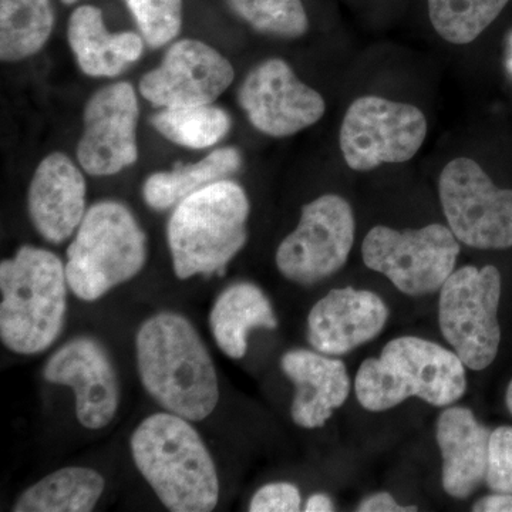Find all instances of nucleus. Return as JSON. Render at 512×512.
<instances>
[{"instance_id": "6", "label": "nucleus", "mask_w": 512, "mask_h": 512, "mask_svg": "<svg viewBox=\"0 0 512 512\" xmlns=\"http://www.w3.org/2000/svg\"><path fill=\"white\" fill-rule=\"evenodd\" d=\"M147 261V237L133 212L119 201L92 205L67 248L70 291L94 302L136 278Z\"/></svg>"}, {"instance_id": "29", "label": "nucleus", "mask_w": 512, "mask_h": 512, "mask_svg": "<svg viewBox=\"0 0 512 512\" xmlns=\"http://www.w3.org/2000/svg\"><path fill=\"white\" fill-rule=\"evenodd\" d=\"M485 483L493 493L512 494V427L491 431Z\"/></svg>"}, {"instance_id": "15", "label": "nucleus", "mask_w": 512, "mask_h": 512, "mask_svg": "<svg viewBox=\"0 0 512 512\" xmlns=\"http://www.w3.org/2000/svg\"><path fill=\"white\" fill-rule=\"evenodd\" d=\"M47 383L70 387L76 397V416L87 430L109 426L120 404V383L110 353L89 336L64 343L47 360Z\"/></svg>"}, {"instance_id": "10", "label": "nucleus", "mask_w": 512, "mask_h": 512, "mask_svg": "<svg viewBox=\"0 0 512 512\" xmlns=\"http://www.w3.org/2000/svg\"><path fill=\"white\" fill-rule=\"evenodd\" d=\"M439 194L448 228L476 249L512 247V190L495 187L470 158H456L441 171Z\"/></svg>"}, {"instance_id": "34", "label": "nucleus", "mask_w": 512, "mask_h": 512, "mask_svg": "<svg viewBox=\"0 0 512 512\" xmlns=\"http://www.w3.org/2000/svg\"><path fill=\"white\" fill-rule=\"evenodd\" d=\"M505 403H507L508 412H510L512 416V380L510 384H508L507 394H505Z\"/></svg>"}, {"instance_id": "30", "label": "nucleus", "mask_w": 512, "mask_h": 512, "mask_svg": "<svg viewBox=\"0 0 512 512\" xmlns=\"http://www.w3.org/2000/svg\"><path fill=\"white\" fill-rule=\"evenodd\" d=\"M301 493L289 483L266 484L256 491L249 504L251 512H296L301 511Z\"/></svg>"}, {"instance_id": "27", "label": "nucleus", "mask_w": 512, "mask_h": 512, "mask_svg": "<svg viewBox=\"0 0 512 512\" xmlns=\"http://www.w3.org/2000/svg\"><path fill=\"white\" fill-rule=\"evenodd\" d=\"M232 10L256 32L298 39L308 32L302 0H228Z\"/></svg>"}, {"instance_id": "25", "label": "nucleus", "mask_w": 512, "mask_h": 512, "mask_svg": "<svg viewBox=\"0 0 512 512\" xmlns=\"http://www.w3.org/2000/svg\"><path fill=\"white\" fill-rule=\"evenodd\" d=\"M158 133L177 146L205 150L220 143L231 130L229 114L214 104L164 107L151 117Z\"/></svg>"}, {"instance_id": "7", "label": "nucleus", "mask_w": 512, "mask_h": 512, "mask_svg": "<svg viewBox=\"0 0 512 512\" xmlns=\"http://www.w3.org/2000/svg\"><path fill=\"white\" fill-rule=\"evenodd\" d=\"M500 299L501 274L493 265L464 266L441 286V333L468 369H487L497 357Z\"/></svg>"}, {"instance_id": "12", "label": "nucleus", "mask_w": 512, "mask_h": 512, "mask_svg": "<svg viewBox=\"0 0 512 512\" xmlns=\"http://www.w3.org/2000/svg\"><path fill=\"white\" fill-rule=\"evenodd\" d=\"M138 117V97L130 83L97 90L83 110V134L76 150L82 170L93 177H109L136 164Z\"/></svg>"}, {"instance_id": "35", "label": "nucleus", "mask_w": 512, "mask_h": 512, "mask_svg": "<svg viewBox=\"0 0 512 512\" xmlns=\"http://www.w3.org/2000/svg\"><path fill=\"white\" fill-rule=\"evenodd\" d=\"M507 67H508V72H510V74H512V39H511L510 53H508Z\"/></svg>"}, {"instance_id": "18", "label": "nucleus", "mask_w": 512, "mask_h": 512, "mask_svg": "<svg viewBox=\"0 0 512 512\" xmlns=\"http://www.w3.org/2000/svg\"><path fill=\"white\" fill-rule=\"evenodd\" d=\"M282 372L295 386L291 416L303 429H319L348 400L350 379L345 363L323 353L295 349L281 359Z\"/></svg>"}, {"instance_id": "4", "label": "nucleus", "mask_w": 512, "mask_h": 512, "mask_svg": "<svg viewBox=\"0 0 512 512\" xmlns=\"http://www.w3.org/2000/svg\"><path fill=\"white\" fill-rule=\"evenodd\" d=\"M466 389V365L457 353L416 336L390 340L379 357L360 365L355 380L360 406L373 413L393 409L410 397L431 406H451Z\"/></svg>"}, {"instance_id": "2", "label": "nucleus", "mask_w": 512, "mask_h": 512, "mask_svg": "<svg viewBox=\"0 0 512 512\" xmlns=\"http://www.w3.org/2000/svg\"><path fill=\"white\" fill-rule=\"evenodd\" d=\"M131 456L158 500L173 512H210L220 500V478L191 421L170 412L138 424Z\"/></svg>"}, {"instance_id": "16", "label": "nucleus", "mask_w": 512, "mask_h": 512, "mask_svg": "<svg viewBox=\"0 0 512 512\" xmlns=\"http://www.w3.org/2000/svg\"><path fill=\"white\" fill-rule=\"evenodd\" d=\"M387 319L389 309L376 293L332 289L309 312L308 340L323 355H346L377 338Z\"/></svg>"}, {"instance_id": "32", "label": "nucleus", "mask_w": 512, "mask_h": 512, "mask_svg": "<svg viewBox=\"0 0 512 512\" xmlns=\"http://www.w3.org/2000/svg\"><path fill=\"white\" fill-rule=\"evenodd\" d=\"M476 512H512V494L488 495L474 504Z\"/></svg>"}, {"instance_id": "1", "label": "nucleus", "mask_w": 512, "mask_h": 512, "mask_svg": "<svg viewBox=\"0 0 512 512\" xmlns=\"http://www.w3.org/2000/svg\"><path fill=\"white\" fill-rule=\"evenodd\" d=\"M138 375L165 410L202 421L220 402L217 370L194 325L174 312L148 318L136 336Z\"/></svg>"}, {"instance_id": "31", "label": "nucleus", "mask_w": 512, "mask_h": 512, "mask_svg": "<svg viewBox=\"0 0 512 512\" xmlns=\"http://www.w3.org/2000/svg\"><path fill=\"white\" fill-rule=\"evenodd\" d=\"M359 512H413L417 507H404L396 503L389 493H377L370 495L357 507Z\"/></svg>"}, {"instance_id": "23", "label": "nucleus", "mask_w": 512, "mask_h": 512, "mask_svg": "<svg viewBox=\"0 0 512 512\" xmlns=\"http://www.w3.org/2000/svg\"><path fill=\"white\" fill-rule=\"evenodd\" d=\"M106 481L87 467L60 468L20 494L15 512H89L99 503Z\"/></svg>"}, {"instance_id": "28", "label": "nucleus", "mask_w": 512, "mask_h": 512, "mask_svg": "<svg viewBox=\"0 0 512 512\" xmlns=\"http://www.w3.org/2000/svg\"><path fill=\"white\" fill-rule=\"evenodd\" d=\"M151 49L173 42L183 25V0H124Z\"/></svg>"}, {"instance_id": "21", "label": "nucleus", "mask_w": 512, "mask_h": 512, "mask_svg": "<svg viewBox=\"0 0 512 512\" xmlns=\"http://www.w3.org/2000/svg\"><path fill=\"white\" fill-rule=\"evenodd\" d=\"M274 309L268 296L251 282L228 286L214 302L210 328L218 348L231 359L247 355L248 335L252 329H276Z\"/></svg>"}, {"instance_id": "14", "label": "nucleus", "mask_w": 512, "mask_h": 512, "mask_svg": "<svg viewBox=\"0 0 512 512\" xmlns=\"http://www.w3.org/2000/svg\"><path fill=\"white\" fill-rule=\"evenodd\" d=\"M231 62L200 40L183 39L168 47L163 62L141 77V96L161 107L212 104L234 82Z\"/></svg>"}, {"instance_id": "36", "label": "nucleus", "mask_w": 512, "mask_h": 512, "mask_svg": "<svg viewBox=\"0 0 512 512\" xmlns=\"http://www.w3.org/2000/svg\"><path fill=\"white\" fill-rule=\"evenodd\" d=\"M62 2L67 3V5H72V3L77 2V0H62Z\"/></svg>"}, {"instance_id": "22", "label": "nucleus", "mask_w": 512, "mask_h": 512, "mask_svg": "<svg viewBox=\"0 0 512 512\" xmlns=\"http://www.w3.org/2000/svg\"><path fill=\"white\" fill-rule=\"evenodd\" d=\"M241 165L242 157L237 148H217L197 163L151 174L144 181V201L153 210H170L194 192L227 180L237 173Z\"/></svg>"}, {"instance_id": "13", "label": "nucleus", "mask_w": 512, "mask_h": 512, "mask_svg": "<svg viewBox=\"0 0 512 512\" xmlns=\"http://www.w3.org/2000/svg\"><path fill=\"white\" fill-rule=\"evenodd\" d=\"M238 101L249 123L271 137H289L322 119L326 103L301 82L285 60L255 66L239 87Z\"/></svg>"}, {"instance_id": "33", "label": "nucleus", "mask_w": 512, "mask_h": 512, "mask_svg": "<svg viewBox=\"0 0 512 512\" xmlns=\"http://www.w3.org/2000/svg\"><path fill=\"white\" fill-rule=\"evenodd\" d=\"M335 510L333 508L332 500L325 494H313L308 501H306V512H330Z\"/></svg>"}, {"instance_id": "26", "label": "nucleus", "mask_w": 512, "mask_h": 512, "mask_svg": "<svg viewBox=\"0 0 512 512\" xmlns=\"http://www.w3.org/2000/svg\"><path fill=\"white\" fill-rule=\"evenodd\" d=\"M510 0H429L431 25L453 45L476 40Z\"/></svg>"}, {"instance_id": "11", "label": "nucleus", "mask_w": 512, "mask_h": 512, "mask_svg": "<svg viewBox=\"0 0 512 512\" xmlns=\"http://www.w3.org/2000/svg\"><path fill=\"white\" fill-rule=\"evenodd\" d=\"M355 229V215L345 198H316L302 208L298 227L279 245V272L299 285L318 284L335 275L348 262Z\"/></svg>"}, {"instance_id": "9", "label": "nucleus", "mask_w": 512, "mask_h": 512, "mask_svg": "<svg viewBox=\"0 0 512 512\" xmlns=\"http://www.w3.org/2000/svg\"><path fill=\"white\" fill-rule=\"evenodd\" d=\"M427 136V120L416 106L377 96L350 104L340 128V148L352 170L369 171L384 163L416 156Z\"/></svg>"}, {"instance_id": "5", "label": "nucleus", "mask_w": 512, "mask_h": 512, "mask_svg": "<svg viewBox=\"0 0 512 512\" xmlns=\"http://www.w3.org/2000/svg\"><path fill=\"white\" fill-rule=\"evenodd\" d=\"M249 210L247 192L229 178L175 205L167 225L175 275H221L247 244Z\"/></svg>"}, {"instance_id": "17", "label": "nucleus", "mask_w": 512, "mask_h": 512, "mask_svg": "<svg viewBox=\"0 0 512 512\" xmlns=\"http://www.w3.org/2000/svg\"><path fill=\"white\" fill-rule=\"evenodd\" d=\"M87 185L72 158L56 151L37 165L28 191V212L50 244L67 241L86 215Z\"/></svg>"}, {"instance_id": "20", "label": "nucleus", "mask_w": 512, "mask_h": 512, "mask_svg": "<svg viewBox=\"0 0 512 512\" xmlns=\"http://www.w3.org/2000/svg\"><path fill=\"white\" fill-rule=\"evenodd\" d=\"M67 39L80 70L90 77H116L144 53V39L134 32L111 33L103 13L80 6L72 13Z\"/></svg>"}, {"instance_id": "24", "label": "nucleus", "mask_w": 512, "mask_h": 512, "mask_svg": "<svg viewBox=\"0 0 512 512\" xmlns=\"http://www.w3.org/2000/svg\"><path fill=\"white\" fill-rule=\"evenodd\" d=\"M55 25L50 0H0V59L22 62L45 47Z\"/></svg>"}, {"instance_id": "8", "label": "nucleus", "mask_w": 512, "mask_h": 512, "mask_svg": "<svg viewBox=\"0 0 512 512\" xmlns=\"http://www.w3.org/2000/svg\"><path fill=\"white\" fill-rule=\"evenodd\" d=\"M362 254L367 268L386 276L400 292L424 296L440 291L453 274L460 241L441 224L406 231L379 225L366 235Z\"/></svg>"}, {"instance_id": "19", "label": "nucleus", "mask_w": 512, "mask_h": 512, "mask_svg": "<svg viewBox=\"0 0 512 512\" xmlns=\"http://www.w3.org/2000/svg\"><path fill=\"white\" fill-rule=\"evenodd\" d=\"M491 431L467 407L450 406L437 420L436 439L443 458L444 491L468 498L487 477Z\"/></svg>"}, {"instance_id": "3", "label": "nucleus", "mask_w": 512, "mask_h": 512, "mask_svg": "<svg viewBox=\"0 0 512 512\" xmlns=\"http://www.w3.org/2000/svg\"><path fill=\"white\" fill-rule=\"evenodd\" d=\"M66 265L47 249L23 245L0 264V339L10 352H45L59 338L67 311Z\"/></svg>"}]
</instances>
